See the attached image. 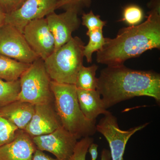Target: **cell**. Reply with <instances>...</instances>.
<instances>
[{
	"label": "cell",
	"instance_id": "6da1fadb",
	"mask_svg": "<svg viewBox=\"0 0 160 160\" xmlns=\"http://www.w3.org/2000/svg\"><path fill=\"white\" fill-rule=\"evenodd\" d=\"M148 6L151 10L144 22L120 29L114 38H105L102 49L97 52L98 63L123 65L147 50L160 49V0H152Z\"/></svg>",
	"mask_w": 160,
	"mask_h": 160
},
{
	"label": "cell",
	"instance_id": "7a4b0ae2",
	"mask_svg": "<svg viewBox=\"0 0 160 160\" xmlns=\"http://www.w3.org/2000/svg\"><path fill=\"white\" fill-rule=\"evenodd\" d=\"M97 91L106 109L136 97L153 98L160 102V75L153 71L130 69L123 65L107 66L98 78Z\"/></svg>",
	"mask_w": 160,
	"mask_h": 160
},
{
	"label": "cell",
	"instance_id": "3957f363",
	"mask_svg": "<svg viewBox=\"0 0 160 160\" xmlns=\"http://www.w3.org/2000/svg\"><path fill=\"white\" fill-rule=\"evenodd\" d=\"M50 88L55 109L63 128L78 139L95 134L96 122L87 119L81 111L75 85L51 80Z\"/></svg>",
	"mask_w": 160,
	"mask_h": 160
},
{
	"label": "cell",
	"instance_id": "277c9868",
	"mask_svg": "<svg viewBox=\"0 0 160 160\" xmlns=\"http://www.w3.org/2000/svg\"><path fill=\"white\" fill-rule=\"evenodd\" d=\"M84 46L85 43L80 38L72 37L44 61L52 81L75 84L78 72L83 66Z\"/></svg>",
	"mask_w": 160,
	"mask_h": 160
},
{
	"label": "cell",
	"instance_id": "5b68a950",
	"mask_svg": "<svg viewBox=\"0 0 160 160\" xmlns=\"http://www.w3.org/2000/svg\"><path fill=\"white\" fill-rule=\"evenodd\" d=\"M19 80L20 91L17 100L34 105L53 103L51 80L42 59L39 58L30 64Z\"/></svg>",
	"mask_w": 160,
	"mask_h": 160
},
{
	"label": "cell",
	"instance_id": "8992f818",
	"mask_svg": "<svg viewBox=\"0 0 160 160\" xmlns=\"http://www.w3.org/2000/svg\"><path fill=\"white\" fill-rule=\"evenodd\" d=\"M149 124L146 123L128 130H122L118 126L117 118L108 111L96 125V130L108 142L111 160H124L127 142L136 132L144 129Z\"/></svg>",
	"mask_w": 160,
	"mask_h": 160
},
{
	"label": "cell",
	"instance_id": "52a82bcc",
	"mask_svg": "<svg viewBox=\"0 0 160 160\" xmlns=\"http://www.w3.org/2000/svg\"><path fill=\"white\" fill-rule=\"evenodd\" d=\"M0 53L28 64L39 58L29 46L23 33L6 23L0 27Z\"/></svg>",
	"mask_w": 160,
	"mask_h": 160
},
{
	"label": "cell",
	"instance_id": "ba28073f",
	"mask_svg": "<svg viewBox=\"0 0 160 160\" xmlns=\"http://www.w3.org/2000/svg\"><path fill=\"white\" fill-rule=\"evenodd\" d=\"M32 138L37 149L50 152L58 160H69L78 142L62 126L49 134Z\"/></svg>",
	"mask_w": 160,
	"mask_h": 160
},
{
	"label": "cell",
	"instance_id": "9c48e42d",
	"mask_svg": "<svg viewBox=\"0 0 160 160\" xmlns=\"http://www.w3.org/2000/svg\"><path fill=\"white\" fill-rule=\"evenodd\" d=\"M59 0H26L16 10L6 14L5 23L23 33L25 26L32 20L43 18L54 12Z\"/></svg>",
	"mask_w": 160,
	"mask_h": 160
},
{
	"label": "cell",
	"instance_id": "30bf717a",
	"mask_svg": "<svg viewBox=\"0 0 160 160\" xmlns=\"http://www.w3.org/2000/svg\"><path fill=\"white\" fill-rule=\"evenodd\" d=\"M23 34L30 48L43 61L54 52V38L46 18L29 22L24 28Z\"/></svg>",
	"mask_w": 160,
	"mask_h": 160
},
{
	"label": "cell",
	"instance_id": "8fae6325",
	"mask_svg": "<svg viewBox=\"0 0 160 160\" xmlns=\"http://www.w3.org/2000/svg\"><path fill=\"white\" fill-rule=\"evenodd\" d=\"M77 9H69L63 13L55 12L46 17L49 29L55 40V50L59 49L71 39L73 32L78 29L81 21Z\"/></svg>",
	"mask_w": 160,
	"mask_h": 160
},
{
	"label": "cell",
	"instance_id": "7c38bea8",
	"mask_svg": "<svg viewBox=\"0 0 160 160\" xmlns=\"http://www.w3.org/2000/svg\"><path fill=\"white\" fill-rule=\"evenodd\" d=\"M52 103L35 105V112L24 131L32 137L51 133L62 126Z\"/></svg>",
	"mask_w": 160,
	"mask_h": 160
},
{
	"label": "cell",
	"instance_id": "4fadbf2b",
	"mask_svg": "<svg viewBox=\"0 0 160 160\" xmlns=\"http://www.w3.org/2000/svg\"><path fill=\"white\" fill-rule=\"evenodd\" d=\"M36 149L32 137L19 129L13 139L0 147V160H32Z\"/></svg>",
	"mask_w": 160,
	"mask_h": 160
},
{
	"label": "cell",
	"instance_id": "5bb4252c",
	"mask_svg": "<svg viewBox=\"0 0 160 160\" xmlns=\"http://www.w3.org/2000/svg\"><path fill=\"white\" fill-rule=\"evenodd\" d=\"M34 112L33 104L16 100L0 108V115L18 129L24 130Z\"/></svg>",
	"mask_w": 160,
	"mask_h": 160
},
{
	"label": "cell",
	"instance_id": "9a60e30c",
	"mask_svg": "<svg viewBox=\"0 0 160 160\" xmlns=\"http://www.w3.org/2000/svg\"><path fill=\"white\" fill-rule=\"evenodd\" d=\"M78 102L80 109L85 117L91 122H96L101 114L108 111L105 108L102 97L96 90H85L77 88Z\"/></svg>",
	"mask_w": 160,
	"mask_h": 160
},
{
	"label": "cell",
	"instance_id": "2e32d148",
	"mask_svg": "<svg viewBox=\"0 0 160 160\" xmlns=\"http://www.w3.org/2000/svg\"><path fill=\"white\" fill-rule=\"evenodd\" d=\"M30 65L0 53V79L7 82L19 79L20 77Z\"/></svg>",
	"mask_w": 160,
	"mask_h": 160
},
{
	"label": "cell",
	"instance_id": "e0dca14e",
	"mask_svg": "<svg viewBox=\"0 0 160 160\" xmlns=\"http://www.w3.org/2000/svg\"><path fill=\"white\" fill-rule=\"evenodd\" d=\"M98 66L95 64L89 67L82 66L78 73L76 87L85 90H96L97 86L98 78L96 77Z\"/></svg>",
	"mask_w": 160,
	"mask_h": 160
},
{
	"label": "cell",
	"instance_id": "ac0fdd59",
	"mask_svg": "<svg viewBox=\"0 0 160 160\" xmlns=\"http://www.w3.org/2000/svg\"><path fill=\"white\" fill-rule=\"evenodd\" d=\"M102 29H94L87 31L86 32V35L89 37V42L86 46H84L83 55L88 63L92 62V53L101 50L106 43Z\"/></svg>",
	"mask_w": 160,
	"mask_h": 160
},
{
	"label": "cell",
	"instance_id": "d6986e66",
	"mask_svg": "<svg viewBox=\"0 0 160 160\" xmlns=\"http://www.w3.org/2000/svg\"><path fill=\"white\" fill-rule=\"evenodd\" d=\"M20 80L7 82L0 79V108L18 100Z\"/></svg>",
	"mask_w": 160,
	"mask_h": 160
},
{
	"label": "cell",
	"instance_id": "ffe728a7",
	"mask_svg": "<svg viewBox=\"0 0 160 160\" xmlns=\"http://www.w3.org/2000/svg\"><path fill=\"white\" fill-rule=\"evenodd\" d=\"M144 12L140 6L136 5L126 6L122 12L121 21L125 22L129 26L139 24L144 18Z\"/></svg>",
	"mask_w": 160,
	"mask_h": 160
},
{
	"label": "cell",
	"instance_id": "44dd1931",
	"mask_svg": "<svg viewBox=\"0 0 160 160\" xmlns=\"http://www.w3.org/2000/svg\"><path fill=\"white\" fill-rule=\"evenodd\" d=\"M19 129L0 115V147L13 139Z\"/></svg>",
	"mask_w": 160,
	"mask_h": 160
},
{
	"label": "cell",
	"instance_id": "7402d4cb",
	"mask_svg": "<svg viewBox=\"0 0 160 160\" xmlns=\"http://www.w3.org/2000/svg\"><path fill=\"white\" fill-rule=\"evenodd\" d=\"M82 18V24L88 29V31L103 29L106 24V21L101 19L100 16L95 15L92 10L88 13H83Z\"/></svg>",
	"mask_w": 160,
	"mask_h": 160
},
{
	"label": "cell",
	"instance_id": "603a6c76",
	"mask_svg": "<svg viewBox=\"0 0 160 160\" xmlns=\"http://www.w3.org/2000/svg\"><path fill=\"white\" fill-rule=\"evenodd\" d=\"M93 139L90 137L82 138L78 141L74 152L69 160H86V155L88 152V149Z\"/></svg>",
	"mask_w": 160,
	"mask_h": 160
},
{
	"label": "cell",
	"instance_id": "cb8c5ba5",
	"mask_svg": "<svg viewBox=\"0 0 160 160\" xmlns=\"http://www.w3.org/2000/svg\"><path fill=\"white\" fill-rule=\"evenodd\" d=\"M92 0H59L57 9H77L80 12L81 9L85 7H89Z\"/></svg>",
	"mask_w": 160,
	"mask_h": 160
},
{
	"label": "cell",
	"instance_id": "d4e9b609",
	"mask_svg": "<svg viewBox=\"0 0 160 160\" xmlns=\"http://www.w3.org/2000/svg\"><path fill=\"white\" fill-rule=\"evenodd\" d=\"M26 0H0V5L8 13L16 10Z\"/></svg>",
	"mask_w": 160,
	"mask_h": 160
},
{
	"label": "cell",
	"instance_id": "484cf974",
	"mask_svg": "<svg viewBox=\"0 0 160 160\" xmlns=\"http://www.w3.org/2000/svg\"><path fill=\"white\" fill-rule=\"evenodd\" d=\"M32 160H58L56 158H52L44 151L37 149L33 154Z\"/></svg>",
	"mask_w": 160,
	"mask_h": 160
},
{
	"label": "cell",
	"instance_id": "4316f807",
	"mask_svg": "<svg viewBox=\"0 0 160 160\" xmlns=\"http://www.w3.org/2000/svg\"><path fill=\"white\" fill-rule=\"evenodd\" d=\"M98 145L93 142L89 146L88 152L91 156V160H97L98 156Z\"/></svg>",
	"mask_w": 160,
	"mask_h": 160
},
{
	"label": "cell",
	"instance_id": "83f0119b",
	"mask_svg": "<svg viewBox=\"0 0 160 160\" xmlns=\"http://www.w3.org/2000/svg\"><path fill=\"white\" fill-rule=\"evenodd\" d=\"M101 160H111L110 151L107 149H103L101 153Z\"/></svg>",
	"mask_w": 160,
	"mask_h": 160
},
{
	"label": "cell",
	"instance_id": "f1b7e54d",
	"mask_svg": "<svg viewBox=\"0 0 160 160\" xmlns=\"http://www.w3.org/2000/svg\"><path fill=\"white\" fill-rule=\"evenodd\" d=\"M6 14V12L0 5V27L5 23Z\"/></svg>",
	"mask_w": 160,
	"mask_h": 160
}]
</instances>
